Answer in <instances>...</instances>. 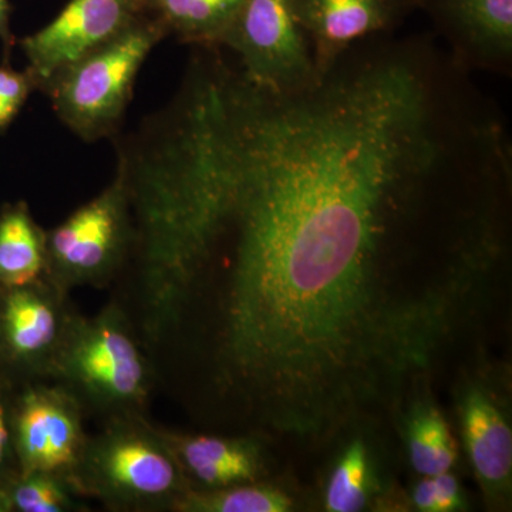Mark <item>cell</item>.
I'll return each instance as SVG.
<instances>
[{
  "instance_id": "obj_1",
  "label": "cell",
  "mask_w": 512,
  "mask_h": 512,
  "mask_svg": "<svg viewBox=\"0 0 512 512\" xmlns=\"http://www.w3.org/2000/svg\"><path fill=\"white\" fill-rule=\"evenodd\" d=\"M178 148L202 276H224L218 375L275 429L319 434L427 363L512 165L504 114L430 37H373L276 92L221 62L185 83Z\"/></svg>"
},
{
  "instance_id": "obj_2",
  "label": "cell",
  "mask_w": 512,
  "mask_h": 512,
  "mask_svg": "<svg viewBox=\"0 0 512 512\" xmlns=\"http://www.w3.org/2000/svg\"><path fill=\"white\" fill-rule=\"evenodd\" d=\"M69 481L116 511L173 510L190 488L163 431L140 413L110 416L86 437Z\"/></svg>"
},
{
  "instance_id": "obj_3",
  "label": "cell",
  "mask_w": 512,
  "mask_h": 512,
  "mask_svg": "<svg viewBox=\"0 0 512 512\" xmlns=\"http://www.w3.org/2000/svg\"><path fill=\"white\" fill-rule=\"evenodd\" d=\"M46 376L109 416L140 413L151 389L150 366L116 303L96 316L69 312Z\"/></svg>"
},
{
  "instance_id": "obj_4",
  "label": "cell",
  "mask_w": 512,
  "mask_h": 512,
  "mask_svg": "<svg viewBox=\"0 0 512 512\" xmlns=\"http://www.w3.org/2000/svg\"><path fill=\"white\" fill-rule=\"evenodd\" d=\"M167 37L157 20L141 16L107 45L60 70L46 84L56 116L80 140L94 143L113 136L147 56Z\"/></svg>"
},
{
  "instance_id": "obj_5",
  "label": "cell",
  "mask_w": 512,
  "mask_h": 512,
  "mask_svg": "<svg viewBox=\"0 0 512 512\" xmlns=\"http://www.w3.org/2000/svg\"><path fill=\"white\" fill-rule=\"evenodd\" d=\"M133 242L130 201L116 171L99 195L46 231L45 279L64 296L79 286L103 288L126 264Z\"/></svg>"
},
{
  "instance_id": "obj_6",
  "label": "cell",
  "mask_w": 512,
  "mask_h": 512,
  "mask_svg": "<svg viewBox=\"0 0 512 512\" xmlns=\"http://www.w3.org/2000/svg\"><path fill=\"white\" fill-rule=\"evenodd\" d=\"M222 47L235 53L251 82L266 89L298 90L318 77L292 0H242Z\"/></svg>"
},
{
  "instance_id": "obj_7",
  "label": "cell",
  "mask_w": 512,
  "mask_h": 512,
  "mask_svg": "<svg viewBox=\"0 0 512 512\" xmlns=\"http://www.w3.org/2000/svg\"><path fill=\"white\" fill-rule=\"evenodd\" d=\"M9 426L18 473L69 480L87 437L83 406L72 393L56 383L26 387L9 414Z\"/></svg>"
},
{
  "instance_id": "obj_8",
  "label": "cell",
  "mask_w": 512,
  "mask_h": 512,
  "mask_svg": "<svg viewBox=\"0 0 512 512\" xmlns=\"http://www.w3.org/2000/svg\"><path fill=\"white\" fill-rule=\"evenodd\" d=\"M141 16L143 0H70L45 28L20 40L36 89L116 39Z\"/></svg>"
},
{
  "instance_id": "obj_9",
  "label": "cell",
  "mask_w": 512,
  "mask_h": 512,
  "mask_svg": "<svg viewBox=\"0 0 512 512\" xmlns=\"http://www.w3.org/2000/svg\"><path fill=\"white\" fill-rule=\"evenodd\" d=\"M420 0H292L316 76L357 43L392 35Z\"/></svg>"
},
{
  "instance_id": "obj_10",
  "label": "cell",
  "mask_w": 512,
  "mask_h": 512,
  "mask_svg": "<svg viewBox=\"0 0 512 512\" xmlns=\"http://www.w3.org/2000/svg\"><path fill=\"white\" fill-rule=\"evenodd\" d=\"M448 56L468 73L512 72V0H420Z\"/></svg>"
},
{
  "instance_id": "obj_11",
  "label": "cell",
  "mask_w": 512,
  "mask_h": 512,
  "mask_svg": "<svg viewBox=\"0 0 512 512\" xmlns=\"http://www.w3.org/2000/svg\"><path fill=\"white\" fill-rule=\"evenodd\" d=\"M2 291L0 353L10 365L46 376L70 312L66 296L45 278Z\"/></svg>"
},
{
  "instance_id": "obj_12",
  "label": "cell",
  "mask_w": 512,
  "mask_h": 512,
  "mask_svg": "<svg viewBox=\"0 0 512 512\" xmlns=\"http://www.w3.org/2000/svg\"><path fill=\"white\" fill-rule=\"evenodd\" d=\"M458 413L478 483L491 501L504 504L512 485V430L507 406L493 387L473 382L461 390Z\"/></svg>"
},
{
  "instance_id": "obj_13",
  "label": "cell",
  "mask_w": 512,
  "mask_h": 512,
  "mask_svg": "<svg viewBox=\"0 0 512 512\" xmlns=\"http://www.w3.org/2000/svg\"><path fill=\"white\" fill-rule=\"evenodd\" d=\"M161 431L194 490L255 483L264 476L265 458L255 440Z\"/></svg>"
},
{
  "instance_id": "obj_14",
  "label": "cell",
  "mask_w": 512,
  "mask_h": 512,
  "mask_svg": "<svg viewBox=\"0 0 512 512\" xmlns=\"http://www.w3.org/2000/svg\"><path fill=\"white\" fill-rule=\"evenodd\" d=\"M242 0H143L144 15L198 49H222Z\"/></svg>"
},
{
  "instance_id": "obj_15",
  "label": "cell",
  "mask_w": 512,
  "mask_h": 512,
  "mask_svg": "<svg viewBox=\"0 0 512 512\" xmlns=\"http://www.w3.org/2000/svg\"><path fill=\"white\" fill-rule=\"evenodd\" d=\"M46 231L25 201L0 210V289L20 288L45 278Z\"/></svg>"
},
{
  "instance_id": "obj_16",
  "label": "cell",
  "mask_w": 512,
  "mask_h": 512,
  "mask_svg": "<svg viewBox=\"0 0 512 512\" xmlns=\"http://www.w3.org/2000/svg\"><path fill=\"white\" fill-rule=\"evenodd\" d=\"M379 491V474L372 448L362 437H355L339 454L326 481V511L366 510Z\"/></svg>"
},
{
  "instance_id": "obj_17",
  "label": "cell",
  "mask_w": 512,
  "mask_h": 512,
  "mask_svg": "<svg viewBox=\"0 0 512 512\" xmlns=\"http://www.w3.org/2000/svg\"><path fill=\"white\" fill-rule=\"evenodd\" d=\"M404 436L410 464L419 476H437L450 471L456 464V440L447 420L434 404H414L406 420Z\"/></svg>"
},
{
  "instance_id": "obj_18",
  "label": "cell",
  "mask_w": 512,
  "mask_h": 512,
  "mask_svg": "<svg viewBox=\"0 0 512 512\" xmlns=\"http://www.w3.org/2000/svg\"><path fill=\"white\" fill-rule=\"evenodd\" d=\"M293 508L292 498L281 488L255 481L187 491L173 505L177 512H286Z\"/></svg>"
},
{
  "instance_id": "obj_19",
  "label": "cell",
  "mask_w": 512,
  "mask_h": 512,
  "mask_svg": "<svg viewBox=\"0 0 512 512\" xmlns=\"http://www.w3.org/2000/svg\"><path fill=\"white\" fill-rule=\"evenodd\" d=\"M16 512H72L84 510L77 491L66 477L49 473L10 474L0 481Z\"/></svg>"
},
{
  "instance_id": "obj_20",
  "label": "cell",
  "mask_w": 512,
  "mask_h": 512,
  "mask_svg": "<svg viewBox=\"0 0 512 512\" xmlns=\"http://www.w3.org/2000/svg\"><path fill=\"white\" fill-rule=\"evenodd\" d=\"M35 89V80L28 69L18 72L8 64L0 66V133L18 117L19 111Z\"/></svg>"
},
{
  "instance_id": "obj_21",
  "label": "cell",
  "mask_w": 512,
  "mask_h": 512,
  "mask_svg": "<svg viewBox=\"0 0 512 512\" xmlns=\"http://www.w3.org/2000/svg\"><path fill=\"white\" fill-rule=\"evenodd\" d=\"M433 483L434 503H436V512H454L464 510L466 500H464L463 491L460 483L450 471L430 476Z\"/></svg>"
},
{
  "instance_id": "obj_22",
  "label": "cell",
  "mask_w": 512,
  "mask_h": 512,
  "mask_svg": "<svg viewBox=\"0 0 512 512\" xmlns=\"http://www.w3.org/2000/svg\"><path fill=\"white\" fill-rule=\"evenodd\" d=\"M12 454L13 446L9 426V413L6 412L5 404L0 402V481L10 476V474L5 473V468L8 466L9 458L12 457Z\"/></svg>"
},
{
  "instance_id": "obj_23",
  "label": "cell",
  "mask_w": 512,
  "mask_h": 512,
  "mask_svg": "<svg viewBox=\"0 0 512 512\" xmlns=\"http://www.w3.org/2000/svg\"><path fill=\"white\" fill-rule=\"evenodd\" d=\"M0 42L6 57L10 55V50L15 46V37L10 30V5L9 0H0Z\"/></svg>"
},
{
  "instance_id": "obj_24",
  "label": "cell",
  "mask_w": 512,
  "mask_h": 512,
  "mask_svg": "<svg viewBox=\"0 0 512 512\" xmlns=\"http://www.w3.org/2000/svg\"><path fill=\"white\" fill-rule=\"evenodd\" d=\"M0 512H13L8 494H6L5 488L2 485H0Z\"/></svg>"
}]
</instances>
